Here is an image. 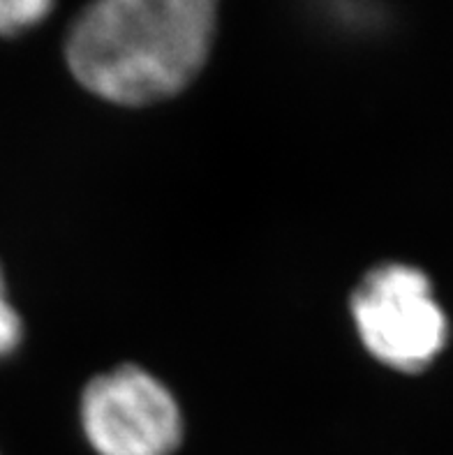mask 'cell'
Masks as SVG:
<instances>
[{
	"label": "cell",
	"instance_id": "1",
	"mask_svg": "<svg viewBox=\"0 0 453 455\" xmlns=\"http://www.w3.org/2000/svg\"><path fill=\"white\" fill-rule=\"evenodd\" d=\"M218 12L220 0H91L69 26L65 63L104 102H162L204 69Z\"/></svg>",
	"mask_w": 453,
	"mask_h": 455
},
{
	"label": "cell",
	"instance_id": "2",
	"mask_svg": "<svg viewBox=\"0 0 453 455\" xmlns=\"http://www.w3.org/2000/svg\"><path fill=\"white\" fill-rule=\"evenodd\" d=\"M366 352L405 375L431 368L449 342V319L431 277L409 264H379L363 275L350 300Z\"/></svg>",
	"mask_w": 453,
	"mask_h": 455
},
{
	"label": "cell",
	"instance_id": "3",
	"mask_svg": "<svg viewBox=\"0 0 453 455\" xmlns=\"http://www.w3.org/2000/svg\"><path fill=\"white\" fill-rule=\"evenodd\" d=\"M79 423L95 455H176L185 437L174 393L134 363L88 381L79 400Z\"/></svg>",
	"mask_w": 453,
	"mask_h": 455
},
{
	"label": "cell",
	"instance_id": "4",
	"mask_svg": "<svg viewBox=\"0 0 453 455\" xmlns=\"http://www.w3.org/2000/svg\"><path fill=\"white\" fill-rule=\"evenodd\" d=\"M56 0H0V35L26 33L53 12Z\"/></svg>",
	"mask_w": 453,
	"mask_h": 455
},
{
	"label": "cell",
	"instance_id": "5",
	"mask_svg": "<svg viewBox=\"0 0 453 455\" xmlns=\"http://www.w3.org/2000/svg\"><path fill=\"white\" fill-rule=\"evenodd\" d=\"M23 342V322L7 294V283L0 266V361L14 356Z\"/></svg>",
	"mask_w": 453,
	"mask_h": 455
}]
</instances>
